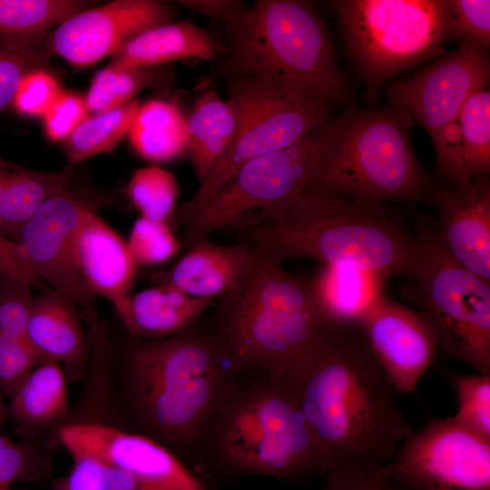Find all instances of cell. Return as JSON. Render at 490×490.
Here are the masks:
<instances>
[{"mask_svg": "<svg viewBox=\"0 0 490 490\" xmlns=\"http://www.w3.org/2000/svg\"><path fill=\"white\" fill-rule=\"evenodd\" d=\"M281 376L328 473L387 464L413 430L358 323H331Z\"/></svg>", "mask_w": 490, "mask_h": 490, "instance_id": "obj_1", "label": "cell"}, {"mask_svg": "<svg viewBox=\"0 0 490 490\" xmlns=\"http://www.w3.org/2000/svg\"><path fill=\"white\" fill-rule=\"evenodd\" d=\"M222 480L265 476L305 482L328 467L281 375L239 372L209 419L193 456Z\"/></svg>", "mask_w": 490, "mask_h": 490, "instance_id": "obj_2", "label": "cell"}, {"mask_svg": "<svg viewBox=\"0 0 490 490\" xmlns=\"http://www.w3.org/2000/svg\"><path fill=\"white\" fill-rule=\"evenodd\" d=\"M130 411L146 436L178 457L192 456L227 387L239 373L210 324L144 339L126 360Z\"/></svg>", "mask_w": 490, "mask_h": 490, "instance_id": "obj_3", "label": "cell"}, {"mask_svg": "<svg viewBox=\"0 0 490 490\" xmlns=\"http://www.w3.org/2000/svg\"><path fill=\"white\" fill-rule=\"evenodd\" d=\"M241 231L281 263L309 259L411 280L421 262L416 232L387 204L358 199L306 191L279 218Z\"/></svg>", "mask_w": 490, "mask_h": 490, "instance_id": "obj_4", "label": "cell"}, {"mask_svg": "<svg viewBox=\"0 0 490 490\" xmlns=\"http://www.w3.org/2000/svg\"><path fill=\"white\" fill-rule=\"evenodd\" d=\"M225 29L217 71L260 76L282 91L328 108L350 99L330 34L314 5L305 0H256Z\"/></svg>", "mask_w": 490, "mask_h": 490, "instance_id": "obj_5", "label": "cell"}, {"mask_svg": "<svg viewBox=\"0 0 490 490\" xmlns=\"http://www.w3.org/2000/svg\"><path fill=\"white\" fill-rule=\"evenodd\" d=\"M257 250L249 272L218 299L210 326L238 372L283 375L331 322L318 306L309 279Z\"/></svg>", "mask_w": 490, "mask_h": 490, "instance_id": "obj_6", "label": "cell"}, {"mask_svg": "<svg viewBox=\"0 0 490 490\" xmlns=\"http://www.w3.org/2000/svg\"><path fill=\"white\" fill-rule=\"evenodd\" d=\"M415 122L403 110L348 104L321 125L318 166L308 191L387 202L433 205L434 180L411 142Z\"/></svg>", "mask_w": 490, "mask_h": 490, "instance_id": "obj_7", "label": "cell"}, {"mask_svg": "<svg viewBox=\"0 0 490 490\" xmlns=\"http://www.w3.org/2000/svg\"><path fill=\"white\" fill-rule=\"evenodd\" d=\"M328 4L368 103L378 98L396 74L446 52V0H332Z\"/></svg>", "mask_w": 490, "mask_h": 490, "instance_id": "obj_8", "label": "cell"}, {"mask_svg": "<svg viewBox=\"0 0 490 490\" xmlns=\"http://www.w3.org/2000/svg\"><path fill=\"white\" fill-rule=\"evenodd\" d=\"M320 129L290 146L248 161L209 196L182 202L175 213L184 249L219 230H243L283 214L312 184Z\"/></svg>", "mask_w": 490, "mask_h": 490, "instance_id": "obj_9", "label": "cell"}, {"mask_svg": "<svg viewBox=\"0 0 490 490\" xmlns=\"http://www.w3.org/2000/svg\"><path fill=\"white\" fill-rule=\"evenodd\" d=\"M421 245L418 272L404 291L436 328L442 356L490 376V283L450 258L437 241L434 224L417 214Z\"/></svg>", "mask_w": 490, "mask_h": 490, "instance_id": "obj_10", "label": "cell"}, {"mask_svg": "<svg viewBox=\"0 0 490 490\" xmlns=\"http://www.w3.org/2000/svg\"><path fill=\"white\" fill-rule=\"evenodd\" d=\"M225 80L228 101L238 118L237 136L221 163L194 193V200L216 191L248 161L290 146L331 119V108L289 94L264 77Z\"/></svg>", "mask_w": 490, "mask_h": 490, "instance_id": "obj_11", "label": "cell"}, {"mask_svg": "<svg viewBox=\"0 0 490 490\" xmlns=\"http://www.w3.org/2000/svg\"><path fill=\"white\" fill-rule=\"evenodd\" d=\"M386 465L400 490H490V440L452 416L412 430Z\"/></svg>", "mask_w": 490, "mask_h": 490, "instance_id": "obj_12", "label": "cell"}, {"mask_svg": "<svg viewBox=\"0 0 490 490\" xmlns=\"http://www.w3.org/2000/svg\"><path fill=\"white\" fill-rule=\"evenodd\" d=\"M489 81L487 50L463 43L415 75L387 84L386 91L390 105L408 113L434 140L458 120L467 97Z\"/></svg>", "mask_w": 490, "mask_h": 490, "instance_id": "obj_13", "label": "cell"}, {"mask_svg": "<svg viewBox=\"0 0 490 490\" xmlns=\"http://www.w3.org/2000/svg\"><path fill=\"white\" fill-rule=\"evenodd\" d=\"M90 208L66 191L51 197L12 240L27 271L73 305L91 309L94 296L76 270L73 244Z\"/></svg>", "mask_w": 490, "mask_h": 490, "instance_id": "obj_14", "label": "cell"}, {"mask_svg": "<svg viewBox=\"0 0 490 490\" xmlns=\"http://www.w3.org/2000/svg\"><path fill=\"white\" fill-rule=\"evenodd\" d=\"M58 436L72 457L90 456L174 490H210L206 483L162 444L142 434L98 423L63 426Z\"/></svg>", "mask_w": 490, "mask_h": 490, "instance_id": "obj_15", "label": "cell"}, {"mask_svg": "<svg viewBox=\"0 0 490 490\" xmlns=\"http://www.w3.org/2000/svg\"><path fill=\"white\" fill-rule=\"evenodd\" d=\"M173 14L162 1H113L68 18L51 34L49 47L68 63L87 66L114 55L142 32L171 22Z\"/></svg>", "mask_w": 490, "mask_h": 490, "instance_id": "obj_16", "label": "cell"}, {"mask_svg": "<svg viewBox=\"0 0 490 490\" xmlns=\"http://www.w3.org/2000/svg\"><path fill=\"white\" fill-rule=\"evenodd\" d=\"M358 324L395 391L414 392L440 345L431 320L385 297Z\"/></svg>", "mask_w": 490, "mask_h": 490, "instance_id": "obj_17", "label": "cell"}, {"mask_svg": "<svg viewBox=\"0 0 490 490\" xmlns=\"http://www.w3.org/2000/svg\"><path fill=\"white\" fill-rule=\"evenodd\" d=\"M433 206L439 218L434 231L446 254L490 283V180L480 176L467 186L434 183Z\"/></svg>", "mask_w": 490, "mask_h": 490, "instance_id": "obj_18", "label": "cell"}, {"mask_svg": "<svg viewBox=\"0 0 490 490\" xmlns=\"http://www.w3.org/2000/svg\"><path fill=\"white\" fill-rule=\"evenodd\" d=\"M74 260L88 290L111 303L130 293L136 267L126 241L91 209L74 239Z\"/></svg>", "mask_w": 490, "mask_h": 490, "instance_id": "obj_19", "label": "cell"}, {"mask_svg": "<svg viewBox=\"0 0 490 490\" xmlns=\"http://www.w3.org/2000/svg\"><path fill=\"white\" fill-rule=\"evenodd\" d=\"M257 249L241 241L220 245L203 240L190 249L169 270L162 274L167 285L196 299L215 301L230 292L249 272Z\"/></svg>", "mask_w": 490, "mask_h": 490, "instance_id": "obj_20", "label": "cell"}, {"mask_svg": "<svg viewBox=\"0 0 490 490\" xmlns=\"http://www.w3.org/2000/svg\"><path fill=\"white\" fill-rule=\"evenodd\" d=\"M112 304L132 336L159 339L192 327L214 301L192 298L175 288L161 285L129 293Z\"/></svg>", "mask_w": 490, "mask_h": 490, "instance_id": "obj_21", "label": "cell"}, {"mask_svg": "<svg viewBox=\"0 0 490 490\" xmlns=\"http://www.w3.org/2000/svg\"><path fill=\"white\" fill-rule=\"evenodd\" d=\"M220 53L221 43L210 31L191 22H169L134 37L112 56L109 65L141 68L189 58L214 61Z\"/></svg>", "mask_w": 490, "mask_h": 490, "instance_id": "obj_22", "label": "cell"}, {"mask_svg": "<svg viewBox=\"0 0 490 490\" xmlns=\"http://www.w3.org/2000/svg\"><path fill=\"white\" fill-rule=\"evenodd\" d=\"M388 279L353 267L322 266L309 280L329 322L358 324L386 297Z\"/></svg>", "mask_w": 490, "mask_h": 490, "instance_id": "obj_23", "label": "cell"}, {"mask_svg": "<svg viewBox=\"0 0 490 490\" xmlns=\"http://www.w3.org/2000/svg\"><path fill=\"white\" fill-rule=\"evenodd\" d=\"M188 157L202 186L232 147L238 132L236 112L214 90L205 91L187 119Z\"/></svg>", "mask_w": 490, "mask_h": 490, "instance_id": "obj_24", "label": "cell"}, {"mask_svg": "<svg viewBox=\"0 0 490 490\" xmlns=\"http://www.w3.org/2000/svg\"><path fill=\"white\" fill-rule=\"evenodd\" d=\"M26 339L45 360L74 366L86 355L74 305L54 291L34 298Z\"/></svg>", "mask_w": 490, "mask_h": 490, "instance_id": "obj_25", "label": "cell"}, {"mask_svg": "<svg viewBox=\"0 0 490 490\" xmlns=\"http://www.w3.org/2000/svg\"><path fill=\"white\" fill-rule=\"evenodd\" d=\"M128 137L142 159L154 163L173 162L187 152V118L173 103L152 99L140 104Z\"/></svg>", "mask_w": 490, "mask_h": 490, "instance_id": "obj_26", "label": "cell"}, {"mask_svg": "<svg viewBox=\"0 0 490 490\" xmlns=\"http://www.w3.org/2000/svg\"><path fill=\"white\" fill-rule=\"evenodd\" d=\"M90 5L79 0H0V43L40 48L51 29Z\"/></svg>", "mask_w": 490, "mask_h": 490, "instance_id": "obj_27", "label": "cell"}, {"mask_svg": "<svg viewBox=\"0 0 490 490\" xmlns=\"http://www.w3.org/2000/svg\"><path fill=\"white\" fill-rule=\"evenodd\" d=\"M9 416L24 428L49 425L61 418L68 407L66 381L55 361L38 365L10 398Z\"/></svg>", "mask_w": 490, "mask_h": 490, "instance_id": "obj_28", "label": "cell"}, {"mask_svg": "<svg viewBox=\"0 0 490 490\" xmlns=\"http://www.w3.org/2000/svg\"><path fill=\"white\" fill-rule=\"evenodd\" d=\"M73 180L68 168L49 172L19 167L0 197V233L12 240L51 197L66 191Z\"/></svg>", "mask_w": 490, "mask_h": 490, "instance_id": "obj_29", "label": "cell"}, {"mask_svg": "<svg viewBox=\"0 0 490 490\" xmlns=\"http://www.w3.org/2000/svg\"><path fill=\"white\" fill-rule=\"evenodd\" d=\"M139 107L134 99L111 112L89 115L63 142L69 163L114 150L128 134Z\"/></svg>", "mask_w": 490, "mask_h": 490, "instance_id": "obj_30", "label": "cell"}, {"mask_svg": "<svg viewBox=\"0 0 490 490\" xmlns=\"http://www.w3.org/2000/svg\"><path fill=\"white\" fill-rule=\"evenodd\" d=\"M168 75L161 66L116 68L108 65L96 73L85 99L92 114L111 112L135 99L145 88L166 83Z\"/></svg>", "mask_w": 490, "mask_h": 490, "instance_id": "obj_31", "label": "cell"}, {"mask_svg": "<svg viewBox=\"0 0 490 490\" xmlns=\"http://www.w3.org/2000/svg\"><path fill=\"white\" fill-rule=\"evenodd\" d=\"M459 125L466 170L471 181L490 172V92L489 85L474 91L460 111Z\"/></svg>", "mask_w": 490, "mask_h": 490, "instance_id": "obj_32", "label": "cell"}, {"mask_svg": "<svg viewBox=\"0 0 490 490\" xmlns=\"http://www.w3.org/2000/svg\"><path fill=\"white\" fill-rule=\"evenodd\" d=\"M126 192L141 217L168 222L175 214L180 189L172 172L152 165L132 174Z\"/></svg>", "mask_w": 490, "mask_h": 490, "instance_id": "obj_33", "label": "cell"}, {"mask_svg": "<svg viewBox=\"0 0 490 490\" xmlns=\"http://www.w3.org/2000/svg\"><path fill=\"white\" fill-rule=\"evenodd\" d=\"M456 399L451 416L459 425L490 440V376L478 373L447 374Z\"/></svg>", "mask_w": 490, "mask_h": 490, "instance_id": "obj_34", "label": "cell"}, {"mask_svg": "<svg viewBox=\"0 0 490 490\" xmlns=\"http://www.w3.org/2000/svg\"><path fill=\"white\" fill-rule=\"evenodd\" d=\"M126 245L136 269L163 263L177 255L181 248L168 222L143 217L134 221Z\"/></svg>", "mask_w": 490, "mask_h": 490, "instance_id": "obj_35", "label": "cell"}, {"mask_svg": "<svg viewBox=\"0 0 490 490\" xmlns=\"http://www.w3.org/2000/svg\"><path fill=\"white\" fill-rule=\"evenodd\" d=\"M449 40L490 47V1L446 0Z\"/></svg>", "mask_w": 490, "mask_h": 490, "instance_id": "obj_36", "label": "cell"}, {"mask_svg": "<svg viewBox=\"0 0 490 490\" xmlns=\"http://www.w3.org/2000/svg\"><path fill=\"white\" fill-rule=\"evenodd\" d=\"M45 360L26 338L0 333V391L10 398Z\"/></svg>", "mask_w": 490, "mask_h": 490, "instance_id": "obj_37", "label": "cell"}, {"mask_svg": "<svg viewBox=\"0 0 490 490\" xmlns=\"http://www.w3.org/2000/svg\"><path fill=\"white\" fill-rule=\"evenodd\" d=\"M32 285L0 276V333L26 338V328L34 298Z\"/></svg>", "mask_w": 490, "mask_h": 490, "instance_id": "obj_38", "label": "cell"}, {"mask_svg": "<svg viewBox=\"0 0 490 490\" xmlns=\"http://www.w3.org/2000/svg\"><path fill=\"white\" fill-rule=\"evenodd\" d=\"M49 54L40 48H24L0 43V112L12 103L21 80L39 69Z\"/></svg>", "mask_w": 490, "mask_h": 490, "instance_id": "obj_39", "label": "cell"}, {"mask_svg": "<svg viewBox=\"0 0 490 490\" xmlns=\"http://www.w3.org/2000/svg\"><path fill=\"white\" fill-rule=\"evenodd\" d=\"M62 92L56 78L39 68L21 80L11 104L19 114L43 118Z\"/></svg>", "mask_w": 490, "mask_h": 490, "instance_id": "obj_40", "label": "cell"}, {"mask_svg": "<svg viewBox=\"0 0 490 490\" xmlns=\"http://www.w3.org/2000/svg\"><path fill=\"white\" fill-rule=\"evenodd\" d=\"M46 473L26 446L0 433V490H10L15 482L36 480Z\"/></svg>", "mask_w": 490, "mask_h": 490, "instance_id": "obj_41", "label": "cell"}, {"mask_svg": "<svg viewBox=\"0 0 490 490\" xmlns=\"http://www.w3.org/2000/svg\"><path fill=\"white\" fill-rule=\"evenodd\" d=\"M88 116L85 99L63 91L43 117L44 132L51 141L64 142Z\"/></svg>", "mask_w": 490, "mask_h": 490, "instance_id": "obj_42", "label": "cell"}, {"mask_svg": "<svg viewBox=\"0 0 490 490\" xmlns=\"http://www.w3.org/2000/svg\"><path fill=\"white\" fill-rule=\"evenodd\" d=\"M318 490H400L387 465L328 473Z\"/></svg>", "mask_w": 490, "mask_h": 490, "instance_id": "obj_43", "label": "cell"}, {"mask_svg": "<svg viewBox=\"0 0 490 490\" xmlns=\"http://www.w3.org/2000/svg\"><path fill=\"white\" fill-rule=\"evenodd\" d=\"M176 3L195 13L220 21L224 28L238 22L250 8V5L241 0H180Z\"/></svg>", "mask_w": 490, "mask_h": 490, "instance_id": "obj_44", "label": "cell"}, {"mask_svg": "<svg viewBox=\"0 0 490 490\" xmlns=\"http://www.w3.org/2000/svg\"><path fill=\"white\" fill-rule=\"evenodd\" d=\"M74 465L59 490H104L102 466L90 456L73 457Z\"/></svg>", "mask_w": 490, "mask_h": 490, "instance_id": "obj_45", "label": "cell"}, {"mask_svg": "<svg viewBox=\"0 0 490 490\" xmlns=\"http://www.w3.org/2000/svg\"><path fill=\"white\" fill-rule=\"evenodd\" d=\"M101 466L104 490H174L121 469Z\"/></svg>", "mask_w": 490, "mask_h": 490, "instance_id": "obj_46", "label": "cell"}, {"mask_svg": "<svg viewBox=\"0 0 490 490\" xmlns=\"http://www.w3.org/2000/svg\"><path fill=\"white\" fill-rule=\"evenodd\" d=\"M0 273L36 286V280L22 263L16 245L0 233Z\"/></svg>", "mask_w": 490, "mask_h": 490, "instance_id": "obj_47", "label": "cell"}, {"mask_svg": "<svg viewBox=\"0 0 490 490\" xmlns=\"http://www.w3.org/2000/svg\"><path fill=\"white\" fill-rule=\"evenodd\" d=\"M19 167L0 157V197L8 187Z\"/></svg>", "mask_w": 490, "mask_h": 490, "instance_id": "obj_48", "label": "cell"}, {"mask_svg": "<svg viewBox=\"0 0 490 490\" xmlns=\"http://www.w3.org/2000/svg\"><path fill=\"white\" fill-rule=\"evenodd\" d=\"M5 413V407H4V404H3L2 395H1V391H0V428H1V425H2V422H3Z\"/></svg>", "mask_w": 490, "mask_h": 490, "instance_id": "obj_49", "label": "cell"}, {"mask_svg": "<svg viewBox=\"0 0 490 490\" xmlns=\"http://www.w3.org/2000/svg\"><path fill=\"white\" fill-rule=\"evenodd\" d=\"M1 275H2V274L0 273V276H1Z\"/></svg>", "mask_w": 490, "mask_h": 490, "instance_id": "obj_50", "label": "cell"}, {"mask_svg": "<svg viewBox=\"0 0 490 490\" xmlns=\"http://www.w3.org/2000/svg\"><path fill=\"white\" fill-rule=\"evenodd\" d=\"M10 490H13V489H10Z\"/></svg>", "mask_w": 490, "mask_h": 490, "instance_id": "obj_51", "label": "cell"}]
</instances>
